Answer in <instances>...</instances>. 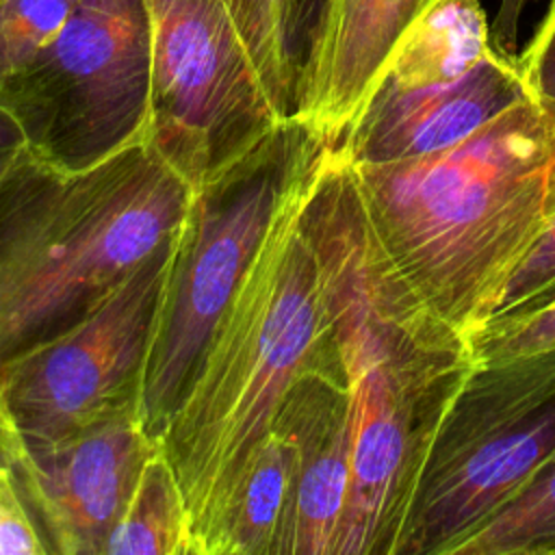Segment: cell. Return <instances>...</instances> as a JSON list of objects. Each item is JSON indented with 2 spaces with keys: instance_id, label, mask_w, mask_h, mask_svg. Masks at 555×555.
Instances as JSON below:
<instances>
[{
  "instance_id": "cell-1",
  "label": "cell",
  "mask_w": 555,
  "mask_h": 555,
  "mask_svg": "<svg viewBox=\"0 0 555 555\" xmlns=\"http://www.w3.org/2000/svg\"><path fill=\"white\" fill-rule=\"evenodd\" d=\"M299 219L351 405V481L334 555H392L427 444L475 358L384 251L338 147L323 152Z\"/></svg>"
},
{
  "instance_id": "cell-2",
  "label": "cell",
  "mask_w": 555,
  "mask_h": 555,
  "mask_svg": "<svg viewBox=\"0 0 555 555\" xmlns=\"http://www.w3.org/2000/svg\"><path fill=\"white\" fill-rule=\"evenodd\" d=\"M351 169L397 271L468 338L555 217V117L529 95L451 147Z\"/></svg>"
},
{
  "instance_id": "cell-3",
  "label": "cell",
  "mask_w": 555,
  "mask_h": 555,
  "mask_svg": "<svg viewBox=\"0 0 555 555\" xmlns=\"http://www.w3.org/2000/svg\"><path fill=\"white\" fill-rule=\"evenodd\" d=\"M312 178L275 215L160 436L186 501L191 555H217L241 473L295 379L343 366L299 219Z\"/></svg>"
},
{
  "instance_id": "cell-4",
  "label": "cell",
  "mask_w": 555,
  "mask_h": 555,
  "mask_svg": "<svg viewBox=\"0 0 555 555\" xmlns=\"http://www.w3.org/2000/svg\"><path fill=\"white\" fill-rule=\"evenodd\" d=\"M191 197L147 137L78 171L33 154L0 184V371L173 236Z\"/></svg>"
},
{
  "instance_id": "cell-5",
  "label": "cell",
  "mask_w": 555,
  "mask_h": 555,
  "mask_svg": "<svg viewBox=\"0 0 555 555\" xmlns=\"http://www.w3.org/2000/svg\"><path fill=\"white\" fill-rule=\"evenodd\" d=\"M327 145L288 119L193 189L141 377L139 414L154 438L160 440L275 215Z\"/></svg>"
},
{
  "instance_id": "cell-6",
  "label": "cell",
  "mask_w": 555,
  "mask_h": 555,
  "mask_svg": "<svg viewBox=\"0 0 555 555\" xmlns=\"http://www.w3.org/2000/svg\"><path fill=\"white\" fill-rule=\"evenodd\" d=\"M555 455V347L473 360L427 444L392 555H453Z\"/></svg>"
},
{
  "instance_id": "cell-7",
  "label": "cell",
  "mask_w": 555,
  "mask_h": 555,
  "mask_svg": "<svg viewBox=\"0 0 555 555\" xmlns=\"http://www.w3.org/2000/svg\"><path fill=\"white\" fill-rule=\"evenodd\" d=\"M525 98L518 59L492 46L479 0H434L397 43L336 147L349 163L434 154Z\"/></svg>"
},
{
  "instance_id": "cell-8",
  "label": "cell",
  "mask_w": 555,
  "mask_h": 555,
  "mask_svg": "<svg viewBox=\"0 0 555 555\" xmlns=\"http://www.w3.org/2000/svg\"><path fill=\"white\" fill-rule=\"evenodd\" d=\"M35 154L87 169L147 137L150 30L143 0H78L52 43L0 85Z\"/></svg>"
},
{
  "instance_id": "cell-9",
  "label": "cell",
  "mask_w": 555,
  "mask_h": 555,
  "mask_svg": "<svg viewBox=\"0 0 555 555\" xmlns=\"http://www.w3.org/2000/svg\"><path fill=\"white\" fill-rule=\"evenodd\" d=\"M147 139L197 189L284 119L221 0H143Z\"/></svg>"
},
{
  "instance_id": "cell-10",
  "label": "cell",
  "mask_w": 555,
  "mask_h": 555,
  "mask_svg": "<svg viewBox=\"0 0 555 555\" xmlns=\"http://www.w3.org/2000/svg\"><path fill=\"white\" fill-rule=\"evenodd\" d=\"M176 234L76 323L0 371V440L11 451L139 403L141 377Z\"/></svg>"
},
{
  "instance_id": "cell-11",
  "label": "cell",
  "mask_w": 555,
  "mask_h": 555,
  "mask_svg": "<svg viewBox=\"0 0 555 555\" xmlns=\"http://www.w3.org/2000/svg\"><path fill=\"white\" fill-rule=\"evenodd\" d=\"M158 444L139 403H130L56 440L15 447L9 464L50 553L104 555L141 466Z\"/></svg>"
},
{
  "instance_id": "cell-12",
  "label": "cell",
  "mask_w": 555,
  "mask_h": 555,
  "mask_svg": "<svg viewBox=\"0 0 555 555\" xmlns=\"http://www.w3.org/2000/svg\"><path fill=\"white\" fill-rule=\"evenodd\" d=\"M273 427L295 444L297 470L280 555H334L351 481V405L343 366L304 371Z\"/></svg>"
},
{
  "instance_id": "cell-13",
  "label": "cell",
  "mask_w": 555,
  "mask_h": 555,
  "mask_svg": "<svg viewBox=\"0 0 555 555\" xmlns=\"http://www.w3.org/2000/svg\"><path fill=\"white\" fill-rule=\"evenodd\" d=\"M434 0H325L299 82L295 119L338 145L408 28Z\"/></svg>"
},
{
  "instance_id": "cell-14",
  "label": "cell",
  "mask_w": 555,
  "mask_h": 555,
  "mask_svg": "<svg viewBox=\"0 0 555 555\" xmlns=\"http://www.w3.org/2000/svg\"><path fill=\"white\" fill-rule=\"evenodd\" d=\"M284 119H295L308 48L325 0H221Z\"/></svg>"
},
{
  "instance_id": "cell-15",
  "label": "cell",
  "mask_w": 555,
  "mask_h": 555,
  "mask_svg": "<svg viewBox=\"0 0 555 555\" xmlns=\"http://www.w3.org/2000/svg\"><path fill=\"white\" fill-rule=\"evenodd\" d=\"M295 470L293 440L282 429L271 427L241 473L217 555H280Z\"/></svg>"
},
{
  "instance_id": "cell-16",
  "label": "cell",
  "mask_w": 555,
  "mask_h": 555,
  "mask_svg": "<svg viewBox=\"0 0 555 555\" xmlns=\"http://www.w3.org/2000/svg\"><path fill=\"white\" fill-rule=\"evenodd\" d=\"M104 555H191L186 501L160 444L143 462Z\"/></svg>"
},
{
  "instance_id": "cell-17",
  "label": "cell",
  "mask_w": 555,
  "mask_h": 555,
  "mask_svg": "<svg viewBox=\"0 0 555 555\" xmlns=\"http://www.w3.org/2000/svg\"><path fill=\"white\" fill-rule=\"evenodd\" d=\"M453 555H555V455Z\"/></svg>"
},
{
  "instance_id": "cell-18",
  "label": "cell",
  "mask_w": 555,
  "mask_h": 555,
  "mask_svg": "<svg viewBox=\"0 0 555 555\" xmlns=\"http://www.w3.org/2000/svg\"><path fill=\"white\" fill-rule=\"evenodd\" d=\"M78 0H0V85L59 35Z\"/></svg>"
},
{
  "instance_id": "cell-19",
  "label": "cell",
  "mask_w": 555,
  "mask_h": 555,
  "mask_svg": "<svg viewBox=\"0 0 555 555\" xmlns=\"http://www.w3.org/2000/svg\"><path fill=\"white\" fill-rule=\"evenodd\" d=\"M551 301H555V217L527 258L509 275L481 325L520 319Z\"/></svg>"
},
{
  "instance_id": "cell-20",
  "label": "cell",
  "mask_w": 555,
  "mask_h": 555,
  "mask_svg": "<svg viewBox=\"0 0 555 555\" xmlns=\"http://www.w3.org/2000/svg\"><path fill=\"white\" fill-rule=\"evenodd\" d=\"M475 360L555 347V301L520 319L486 323L468 334Z\"/></svg>"
},
{
  "instance_id": "cell-21",
  "label": "cell",
  "mask_w": 555,
  "mask_h": 555,
  "mask_svg": "<svg viewBox=\"0 0 555 555\" xmlns=\"http://www.w3.org/2000/svg\"><path fill=\"white\" fill-rule=\"evenodd\" d=\"M50 546L11 464L0 462V555H46Z\"/></svg>"
},
{
  "instance_id": "cell-22",
  "label": "cell",
  "mask_w": 555,
  "mask_h": 555,
  "mask_svg": "<svg viewBox=\"0 0 555 555\" xmlns=\"http://www.w3.org/2000/svg\"><path fill=\"white\" fill-rule=\"evenodd\" d=\"M518 67L529 95L555 117V0L525 50L518 52Z\"/></svg>"
},
{
  "instance_id": "cell-23",
  "label": "cell",
  "mask_w": 555,
  "mask_h": 555,
  "mask_svg": "<svg viewBox=\"0 0 555 555\" xmlns=\"http://www.w3.org/2000/svg\"><path fill=\"white\" fill-rule=\"evenodd\" d=\"M35 154L15 113L0 100V184Z\"/></svg>"
},
{
  "instance_id": "cell-24",
  "label": "cell",
  "mask_w": 555,
  "mask_h": 555,
  "mask_svg": "<svg viewBox=\"0 0 555 555\" xmlns=\"http://www.w3.org/2000/svg\"><path fill=\"white\" fill-rule=\"evenodd\" d=\"M529 2L533 0H499V9L494 13V20L490 22L492 46L509 59H518L520 17Z\"/></svg>"
},
{
  "instance_id": "cell-25",
  "label": "cell",
  "mask_w": 555,
  "mask_h": 555,
  "mask_svg": "<svg viewBox=\"0 0 555 555\" xmlns=\"http://www.w3.org/2000/svg\"><path fill=\"white\" fill-rule=\"evenodd\" d=\"M0 462H7V464H9V460H7V453H4V447H2V440H0Z\"/></svg>"
}]
</instances>
